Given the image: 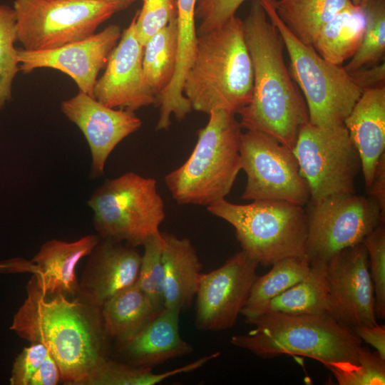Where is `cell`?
<instances>
[{
    "label": "cell",
    "mask_w": 385,
    "mask_h": 385,
    "mask_svg": "<svg viewBox=\"0 0 385 385\" xmlns=\"http://www.w3.org/2000/svg\"><path fill=\"white\" fill-rule=\"evenodd\" d=\"M27 297L14 316L10 329L31 343L44 345L58 364L61 379L84 385L108 359L106 335L99 307L69 300L62 294L45 296L33 276Z\"/></svg>",
    "instance_id": "obj_1"
},
{
    "label": "cell",
    "mask_w": 385,
    "mask_h": 385,
    "mask_svg": "<svg viewBox=\"0 0 385 385\" xmlns=\"http://www.w3.org/2000/svg\"><path fill=\"white\" fill-rule=\"evenodd\" d=\"M253 69L250 102L237 114L246 130L269 134L293 151L301 128L309 122L305 101L284 60L282 38L260 0L242 20Z\"/></svg>",
    "instance_id": "obj_2"
},
{
    "label": "cell",
    "mask_w": 385,
    "mask_h": 385,
    "mask_svg": "<svg viewBox=\"0 0 385 385\" xmlns=\"http://www.w3.org/2000/svg\"><path fill=\"white\" fill-rule=\"evenodd\" d=\"M252 89V64L240 18L234 16L220 27L197 36L183 86L192 109L235 115L250 102Z\"/></svg>",
    "instance_id": "obj_3"
},
{
    "label": "cell",
    "mask_w": 385,
    "mask_h": 385,
    "mask_svg": "<svg viewBox=\"0 0 385 385\" xmlns=\"http://www.w3.org/2000/svg\"><path fill=\"white\" fill-rule=\"evenodd\" d=\"M250 324L245 334L232 336L230 343L264 359L299 355L315 359L328 369L356 364L362 341L354 331L328 313L289 314L267 312Z\"/></svg>",
    "instance_id": "obj_4"
},
{
    "label": "cell",
    "mask_w": 385,
    "mask_h": 385,
    "mask_svg": "<svg viewBox=\"0 0 385 385\" xmlns=\"http://www.w3.org/2000/svg\"><path fill=\"white\" fill-rule=\"evenodd\" d=\"M197 131L190 155L168 173L165 184L179 205L206 206L225 198L242 170L240 143L242 133L235 114L215 110Z\"/></svg>",
    "instance_id": "obj_5"
},
{
    "label": "cell",
    "mask_w": 385,
    "mask_h": 385,
    "mask_svg": "<svg viewBox=\"0 0 385 385\" xmlns=\"http://www.w3.org/2000/svg\"><path fill=\"white\" fill-rule=\"evenodd\" d=\"M207 210L234 227L242 250L259 265L306 255L307 215L302 206L280 200L242 205L224 198Z\"/></svg>",
    "instance_id": "obj_6"
},
{
    "label": "cell",
    "mask_w": 385,
    "mask_h": 385,
    "mask_svg": "<svg viewBox=\"0 0 385 385\" xmlns=\"http://www.w3.org/2000/svg\"><path fill=\"white\" fill-rule=\"evenodd\" d=\"M260 1L282 38L290 71L305 98L309 123L322 127L343 125L362 92L344 67L323 58L288 29L276 12L274 0Z\"/></svg>",
    "instance_id": "obj_7"
},
{
    "label": "cell",
    "mask_w": 385,
    "mask_h": 385,
    "mask_svg": "<svg viewBox=\"0 0 385 385\" xmlns=\"http://www.w3.org/2000/svg\"><path fill=\"white\" fill-rule=\"evenodd\" d=\"M88 205L101 238L135 247L159 232L165 218L156 180L131 171L106 179L93 191Z\"/></svg>",
    "instance_id": "obj_8"
},
{
    "label": "cell",
    "mask_w": 385,
    "mask_h": 385,
    "mask_svg": "<svg viewBox=\"0 0 385 385\" xmlns=\"http://www.w3.org/2000/svg\"><path fill=\"white\" fill-rule=\"evenodd\" d=\"M17 41L26 51L56 48L95 34L116 12L105 0H14Z\"/></svg>",
    "instance_id": "obj_9"
},
{
    "label": "cell",
    "mask_w": 385,
    "mask_h": 385,
    "mask_svg": "<svg viewBox=\"0 0 385 385\" xmlns=\"http://www.w3.org/2000/svg\"><path fill=\"white\" fill-rule=\"evenodd\" d=\"M293 153L308 185L310 201L356 193L361 161L344 124L322 127L307 123L299 130Z\"/></svg>",
    "instance_id": "obj_10"
},
{
    "label": "cell",
    "mask_w": 385,
    "mask_h": 385,
    "mask_svg": "<svg viewBox=\"0 0 385 385\" xmlns=\"http://www.w3.org/2000/svg\"><path fill=\"white\" fill-rule=\"evenodd\" d=\"M305 255L310 262H327L340 251L362 242L384 223L378 202L356 193L330 195L307 203Z\"/></svg>",
    "instance_id": "obj_11"
},
{
    "label": "cell",
    "mask_w": 385,
    "mask_h": 385,
    "mask_svg": "<svg viewBox=\"0 0 385 385\" xmlns=\"http://www.w3.org/2000/svg\"><path fill=\"white\" fill-rule=\"evenodd\" d=\"M242 170L247 183L245 200H280L307 205L310 192L290 149L265 133L247 130L240 143Z\"/></svg>",
    "instance_id": "obj_12"
},
{
    "label": "cell",
    "mask_w": 385,
    "mask_h": 385,
    "mask_svg": "<svg viewBox=\"0 0 385 385\" xmlns=\"http://www.w3.org/2000/svg\"><path fill=\"white\" fill-rule=\"evenodd\" d=\"M258 265L241 250L221 267L200 274L195 295L197 329L217 332L235 325L257 276Z\"/></svg>",
    "instance_id": "obj_13"
},
{
    "label": "cell",
    "mask_w": 385,
    "mask_h": 385,
    "mask_svg": "<svg viewBox=\"0 0 385 385\" xmlns=\"http://www.w3.org/2000/svg\"><path fill=\"white\" fill-rule=\"evenodd\" d=\"M327 313L354 329L377 324L369 258L362 242L337 253L327 262Z\"/></svg>",
    "instance_id": "obj_14"
},
{
    "label": "cell",
    "mask_w": 385,
    "mask_h": 385,
    "mask_svg": "<svg viewBox=\"0 0 385 385\" xmlns=\"http://www.w3.org/2000/svg\"><path fill=\"white\" fill-rule=\"evenodd\" d=\"M121 34L118 25L111 24L98 33L56 48L18 49L20 71L24 73L41 68L60 71L74 81L79 91L93 97L98 73L106 67Z\"/></svg>",
    "instance_id": "obj_15"
},
{
    "label": "cell",
    "mask_w": 385,
    "mask_h": 385,
    "mask_svg": "<svg viewBox=\"0 0 385 385\" xmlns=\"http://www.w3.org/2000/svg\"><path fill=\"white\" fill-rule=\"evenodd\" d=\"M135 19L121 34L93 91V97L103 105L133 112L157 103L144 75L143 46L136 36Z\"/></svg>",
    "instance_id": "obj_16"
},
{
    "label": "cell",
    "mask_w": 385,
    "mask_h": 385,
    "mask_svg": "<svg viewBox=\"0 0 385 385\" xmlns=\"http://www.w3.org/2000/svg\"><path fill=\"white\" fill-rule=\"evenodd\" d=\"M61 110L78 127L88 144L93 178L103 175L106 163L112 151L142 125V120L135 112L108 107L81 91L63 101Z\"/></svg>",
    "instance_id": "obj_17"
},
{
    "label": "cell",
    "mask_w": 385,
    "mask_h": 385,
    "mask_svg": "<svg viewBox=\"0 0 385 385\" xmlns=\"http://www.w3.org/2000/svg\"><path fill=\"white\" fill-rule=\"evenodd\" d=\"M88 255L78 289L87 303L101 307L106 300L136 282L141 255L135 247L101 238Z\"/></svg>",
    "instance_id": "obj_18"
},
{
    "label": "cell",
    "mask_w": 385,
    "mask_h": 385,
    "mask_svg": "<svg viewBox=\"0 0 385 385\" xmlns=\"http://www.w3.org/2000/svg\"><path fill=\"white\" fill-rule=\"evenodd\" d=\"M180 310L165 307L133 336L118 342L123 363L152 369L190 354L193 347L179 332Z\"/></svg>",
    "instance_id": "obj_19"
},
{
    "label": "cell",
    "mask_w": 385,
    "mask_h": 385,
    "mask_svg": "<svg viewBox=\"0 0 385 385\" xmlns=\"http://www.w3.org/2000/svg\"><path fill=\"white\" fill-rule=\"evenodd\" d=\"M100 239L98 235H87L71 242L53 239L42 245L31 260L38 270L34 277L42 293L74 296L78 289L76 268Z\"/></svg>",
    "instance_id": "obj_20"
},
{
    "label": "cell",
    "mask_w": 385,
    "mask_h": 385,
    "mask_svg": "<svg viewBox=\"0 0 385 385\" xmlns=\"http://www.w3.org/2000/svg\"><path fill=\"white\" fill-rule=\"evenodd\" d=\"M368 188L385 150V86L363 92L345 119Z\"/></svg>",
    "instance_id": "obj_21"
},
{
    "label": "cell",
    "mask_w": 385,
    "mask_h": 385,
    "mask_svg": "<svg viewBox=\"0 0 385 385\" xmlns=\"http://www.w3.org/2000/svg\"><path fill=\"white\" fill-rule=\"evenodd\" d=\"M164 245V305L181 310L188 307L195 297L202 265L196 250L187 237L162 232Z\"/></svg>",
    "instance_id": "obj_22"
},
{
    "label": "cell",
    "mask_w": 385,
    "mask_h": 385,
    "mask_svg": "<svg viewBox=\"0 0 385 385\" xmlns=\"http://www.w3.org/2000/svg\"><path fill=\"white\" fill-rule=\"evenodd\" d=\"M101 310L106 335L117 342L133 336L159 313L136 282L106 300Z\"/></svg>",
    "instance_id": "obj_23"
},
{
    "label": "cell",
    "mask_w": 385,
    "mask_h": 385,
    "mask_svg": "<svg viewBox=\"0 0 385 385\" xmlns=\"http://www.w3.org/2000/svg\"><path fill=\"white\" fill-rule=\"evenodd\" d=\"M364 28L362 9L353 6L339 12L329 21L315 36L312 46L323 58L341 66L357 51Z\"/></svg>",
    "instance_id": "obj_24"
},
{
    "label": "cell",
    "mask_w": 385,
    "mask_h": 385,
    "mask_svg": "<svg viewBox=\"0 0 385 385\" xmlns=\"http://www.w3.org/2000/svg\"><path fill=\"white\" fill-rule=\"evenodd\" d=\"M306 255L289 257L272 265L265 274L257 276L241 314L248 323L262 314L269 302L304 279L310 270Z\"/></svg>",
    "instance_id": "obj_25"
},
{
    "label": "cell",
    "mask_w": 385,
    "mask_h": 385,
    "mask_svg": "<svg viewBox=\"0 0 385 385\" xmlns=\"http://www.w3.org/2000/svg\"><path fill=\"white\" fill-rule=\"evenodd\" d=\"M310 263V270L306 277L273 298L265 312L289 314L327 313L329 289L326 262L313 261Z\"/></svg>",
    "instance_id": "obj_26"
},
{
    "label": "cell",
    "mask_w": 385,
    "mask_h": 385,
    "mask_svg": "<svg viewBox=\"0 0 385 385\" xmlns=\"http://www.w3.org/2000/svg\"><path fill=\"white\" fill-rule=\"evenodd\" d=\"M353 6L351 0H274L281 21L300 41L312 46L329 21Z\"/></svg>",
    "instance_id": "obj_27"
},
{
    "label": "cell",
    "mask_w": 385,
    "mask_h": 385,
    "mask_svg": "<svg viewBox=\"0 0 385 385\" xmlns=\"http://www.w3.org/2000/svg\"><path fill=\"white\" fill-rule=\"evenodd\" d=\"M178 52L177 18L153 35L143 46V68L149 86L158 96L170 84Z\"/></svg>",
    "instance_id": "obj_28"
},
{
    "label": "cell",
    "mask_w": 385,
    "mask_h": 385,
    "mask_svg": "<svg viewBox=\"0 0 385 385\" xmlns=\"http://www.w3.org/2000/svg\"><path fill=\"white\" fill-rule=\"evenodd\" d=\"M215 352L202 356L185 366L163 373H153L152 369L129 365L107 359L86 381L88 385H155L178 374L193 371L215 359Z\"/></svg>",
    "instance_id": "obj_29"
},
{
    "label": "cell",
    "mask_w": 385,
    "mask_h": 385,
    "mask_svg": "<svg viewBox=\"0 0 385 385\" xmlns=\"http://www.w3.org/2000/svg\"><path fill=\"white\" fill-rule=\"evenodd\" d=\"M359 6L365 17L364 32L357 51L344 67L347 72L384 61L385 0H366Z\"/></svg>",
    "instance_id": "obj_30"
},
{
    "label": "cell",
    "mask_w": 385,
    "mask_h": 385,
    "mask_svg": "<svg viewBox=\"0 0 385 385\" xmlns=\"http://www.w3.org/2000/svg\"><path fill=\"white\" fill-rule=\"evenodd\" d=\"M164 239L162 232L148 237L144 244L143 254L136 283L151 302L154 309L160 312L164 305V268L162 251Z\"/></svg>",
    "instance_id": "obj_31"
},
{
    "label": "cell",
    "mask_w": 385,
    "mask_h": 385,
    "mask_svg": "<svg viewBox=\"0 0 385 385\" xmlns=\"http://www.w3.org/2000/svg\"><path fill=\"white\" fill-rule=\"evenodd\" d=\"M16 16L12 7L0 4V111L11 98L12 84L20 71Z\"/></svg>",
    "instance_id": "obj_32"
},
{
    "label": "cell",
    "mask_w": 385,
    "mask_h": 385,
    "mask_svg": "<svg viewBox=\"0 0 385 385\" xmlns=\"http://www.w3.org/2000/svg\"><path fill=\"white\" fill-rule=\"evenodd\" d=\"M339 385H384L385 359L377 351L364 347L356 364H345L329 369Z\"/></svg>",
    "instance_id": "obj_33"
},
{
    "label": "cell",
    "mask_w": 385,
    "mask_h": 385,
    "mask_svg": "<svg viewBox=\"0 0 385 385\" xmlns=\"http://www.w3.org/2000/svg\"><path fill=\"white\" fill-rule=\"evenodd\" d=\"M370 265L376 317L385 318V227L379 224L363 240Z\"/></svg>",
    "instance_id": "obj_34"
},
{
    "label": "cell",
    "mask_w": 385,
    "mask_h": 385,
    "mask_svg": "<svg viewBox=\"0 0 385 385\" xmlns=\"http://www.w3.org/2000/svg\"><path fill=\"white\" fill-rule=\"evenodd\" d=\"M136 13L135 33L140 43L146 42L159 31L177 18V0H143Z\"/></svg>",
    "instance_id": "obj_35"
},
{
    "label": "cell",
    "mask_w": 385,
    "mask_h": 385,
    "mask_svg": "<svg viewBox=\"0 0 385 385\" xmlns=\"http://www.w3.org/2000/svg\"><path fill=\"white\" fill-rule=\"evenodd\" d=\"M245 0H196L195 18L200 20L197 34L201 35L220 27Z\"/></svg>",
    "instance_id": "obj_36"
},
{
    "label": "cell",
    "mask_w": 385,
    "mask_h": 385,
    "mask_svg": "<svg viewBox=\"0 0 385 385\" xmlns=\"http://www.w3.org/2000/svg\"><path fill=\"white\" fill-rule=\"evenodd\" d=\"M48 352L46 347L40 343H31L24 347L14 360L10 384L29 385Z\"/></svg>",
    "instance_id": "obj_37"
},
{
    "label": "cell",
    "mask_w": 385,
    "mask_h": 385,
    "mask_svg": "<svg viewBox=\"0 0 385 385\" xmlns=\"http://www.w3.org/2000/svg\"><path fill=\"white\" fill-rule=\"evenodd\" d=\"M352 81L363 93L385 86V63L359 68L349 72Z\"/></svg>",
    "instance_id": "obj_38"
},
{
    "label": "cell",
    "mask_w": 385,
    "mask_h": 385,
    "mask_svg": "<svg viewBox=\"0 0 385 385\" xmlns=\"http://www.w3.org/2000/svg\"><path fill=\"white\" fill-rule=\"evenodd\" d=\"M356 335L363 342L372 346L380 355L385 359V326L379 325H362L356 327L354 329Z\"/></svg>",
    "instance_id": "obj_39"
},
{
    "label": "cell",
    "mask_w": 385,
    "mask_h": 385,
    "mask_svg": "<svg viewBox=\"0 0 385 385\" xmlns=\"http://www.w3.org/2000/svg\"><path fill=\"white\" fill-rule=\"evenodd\" d=\"M61 379L58 364L49 352L33 375L29 385H56Z\"/></svg>",
    "instance_id": "obj_40"
},
{
    "label": "cell",
    "mask_w": 385,
    "mask_h": 385,
    "mask_svg": "<svg viewBox=\"0 0 385 385\" xmlns=\"http://www.w3.org/2000/svg\"><path fill=\"white\" fill-rule=\"evenodd\" d=\"M369 189L370 197L379 204L382 215L385 217V153L380 157Z\"/></svg>",
    "instance_id": "obj_41"
},
{
    "label": "cell",
    "mask_w": 385,
    "mask_h": 385,
    "mask_svg": "<svg viewBox=\"0 0 385 385\" xmlns=\"http://www.w3.org/2000/svg\"><path fill=\"white\" fill-rule=\"evenodd\" d=\"M31 272L36 273V267L31 262L21 258L0 262V272Z\"/></svg>",
    "instance_id": "obj_42"
},
{
    "label": "cell",
    "mask_w": 385,
    "mask_h": 385,
    "mask_svg": "<svg viewBox=\"0 0 385 385\" xmlns=\"http://www.w3.org/2000/svg\"><path fill=\"white\" fill-rule=\"evenodd\" d=\"M115 8L116 12L123 11L131 6L136 0H105Z\"/></svg>",
    "instance_id": "obj_43"
},
{
    "label": "cell",
    "mask_w": 385,
    "mask_h": 385,
    "mask_svg": "<svg viewBox=\"0 0 385 385\" xmlns=\"http://www.w3.org/2000/svg\"><path fill=\"white\" fill-rule=\"evenodd\" d=\"M354 5L359 6L360 0H351Z\"/></svg>",
    "instance_id": "obj_44"
},
{
    "label": "cell",
    "mask_w": 385,
    "mask_h": 385,
    "mask_svg": "<svg viewBox=\"0 0 385 385\" xmlns=\"http://www.w3.org/2000/svg\"><path fill=\"white\" fill-rule=\"evenodd\" d=\"M366 1V0H360L359 6L362 5Z\"/></svg>",
    "instance_id": "obj_45"
}]
</instances>
